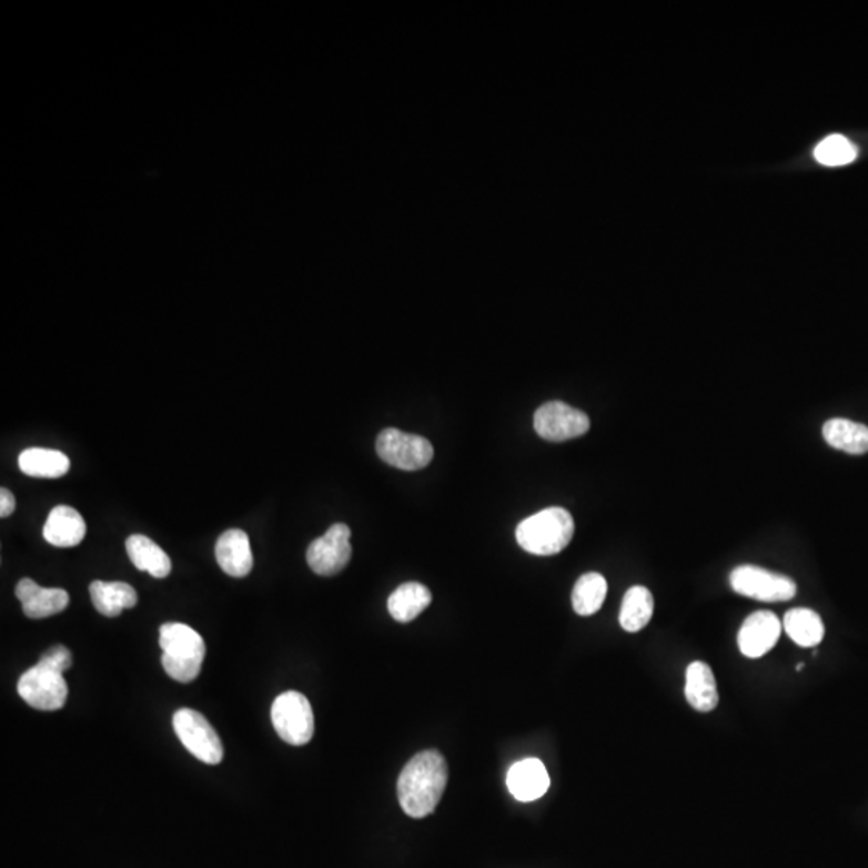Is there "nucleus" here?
<instances>
[{
  "mask_svg": "<svg viewBox=\"0 0 868 868\" xmlns=\"http://www.w3.org/2000/svg\"><path fill=\"white\" fill-rule=\"evenodd\" d=\"M447 787V763L436 749L418 753L405 764L397 780V798L412 819L434 813Z\"/></svg>",
  "mask_w": 868,
  "mask_h": 868,
  "instance_id": "obj_1",
  "label": "nucleus"
},
{
  "mask_svg": "<svg viewBox=\"0 0 868 868\" xmlns=\"http://www.w3.org/2000/svg\"><path fill=\"white\" fill-rule=\"evenodd\" d=\"M160 647L164 670L178 683H193L202 673L206 645L203 637L182 623H166L160 627Z\"/></svg>",
  "mask_w": 868,
  "mask_h": 868,
  "instance_id": "obj_2",
  "label": "nucleus"
},
{
  "mask_svg": "<svg viewBox=\"0 0 868 868\" xmlns=\"http://www.w3.org/2000/svg\"><path fill=\"white\" fill-rule=\"evenodd\" d=\"M574 536V519L568 511L545 508L523 519L516 527V541L527 554L548 557L568 547Z\"/></svg>",
  "mask_w": 868,
  "mask_h": 868,
  "instance_id": "obj_3",
  "label": "nucleus"
},
{
  "mask_svg": "<svg viewBox=\"0 0 868 868\" xmlns=\"http://www.w3.org/2000/svg\"><path fill=\"white\" fill-rule=\"evenodd\" d=\"M272 726L285 744L303 746L314 737V713L310 699L300 692H285L271 709Z\"/></svg>",
  "mask_w": 868,
  "mask_h": 868,
  "instance_id": "obj_4",
  "label": "nucleus"
},
{
  "mask_svg": "<svg viewBox=\"0 0 868 868\" xmlns=\"http://www.w3.org/2000/svg\"><path fill=\"white\" fill-rule=\"evenodd\" d=\"M730 586L744 597L767 604L788 602L798 594V587L791 577L753 565L735 568L730 574Z\"/></svg>",
  "mask_w": 868,
  "mask_h": 868,
  "instance_id": "obj_5",
  "label": "nucleus"
},
{
  "mask_svg": "<svg viewBox=\"0 0 868 868\" xmlns=\"http://www.w3.org/2000/svg\"><path fill=\"white\" fill-rule=\"evenodd\" d=\"M179 740L204 764L216 766L224 758V746L206 717L195 709L182 708L172 717Z\"/></svg>",
  "mask_w": 868,
  "mask_h": 868,
  "instance_id": "obj_6",
  "label": "nucleus"
},
{
  "mask_svg": "<svg viewBox=\"0 0 868 868\" xmlns=\"http://www.w3.org/2000/svg\"><path fill=\"white\" fill-rule=\"evenodd\" d=\"M376 454L394 468L415 472L430 465L434 450L425 437L386 428L376 437Z\"/></svg>",
  "mask_w": 868,
  "mask_h": 868,
  "instance_id": "obj_7",
  "label": "nucleus"
},
{
  "mask_svg": "<svg viewBox=\"0 0 868 868\" xmlns=\"http://www.w3.org/2000/svg\"><path fill=\"white\" fill-rule=\"evenodd\" d=\"M18 694L39 711L62 709L68 698L63 674L42 665L30 667L18 680Z\"/></svg>",
  "mask_w": 868,
  "mask_h": 868,
  "instance_id": "obj_8",
  "label": "nucleus"
},
{
  "mask_svg": "<svg viewBox=\"0 0 868 868\" xmlns=\"http://www.w3.org/2000/svg\"><path fill=\"white\" fill-rule=\"evenodd\" d=\"M591 420L572 405L552 401L541 405L534 414V430L545 441L563 443L589 432Z\"/></svg>",
  "mask_w": 868,
  "mask_h": 868,
  "instance_id": "obj_9",
  "label": "nucleus"
},
{
  "mask_svg": "<svg viewBox=\"0 0 868 868\" xmlns=\"http://www.w3.org/2000/svg\"><path fill=\"white\" fill-rule=\"evenodd\" d=\"M353 555L351 529L344 523L330 527L324 536L315 539L307 548V565L319 576H335L346 568Z\"/></svg>",
  "mask_w": 868,
  "mask_h": 868,
  "instance_id": "obj_10",
  "label": "nucleus"
},
{
  "mask_svg": "<svg viewBox=\"0 0 868 868\" xmlns=\"http://www.w3.org/2000/svg\"><path fill=\"white\" fill-rule=\"evenodd\" d=\"M781 629L784 626L774 613H753L738 633V647L746 658H760L776 647Z\"/></svg>",
  "mask_w": 868,
  "mask_h": 868,
  "instance_id": "obj_11",
  "label": "nucleus"
},
{
  "mask_svg": "<svg viewBox=\"0 0 868 868\" xmlns=\"http://www.w3.org/2000/svg\"><path fill=\"white\" fill-rule=\"evenodd\" d=\"M16 594L23 606L24 615L31 619H44L59 615L70 604V595L67 591L46 589L30 577H24L17 584Z\"/></svg>",
  "mask_w": 868,
  "mask_h": 868,
  "instance_id": "obj_12",
  "label": "nucleus"
},
{
  "mask_svg": "<svg viewBox=\"0 0 868 868\" xmlns=\"http://www.w3.org/2000/svg\"><path fill=\"white\" fill-rule=\"evenodd\" d=\"M507 787L518 801H536L551 788V777L543 760L527 758L513 764L508 770Z\"/></svg>",
  "mask_w": 868,
  "mask_h": 868,
  "instance_id": "obj_13",
  "label": "nucleus"
},
{
  "mask_svg": "<svg viewBox=\"0 0 868 868\" xmlns=\"http://www.w3.org/2000/svg\"><path fill=\"white\" fill-rule=\"evenodd\" d=\"M216 559L222 572L229 576H249L254 563L249 534L242 529H229L221 534L216 543Z\"/></svg>",
  "mask_w": 868,
  "mask_h": 868,
  "instance_id": "obj_14",
  "label": "nucleus"
},
{
  "mask_svg": "<svg viewBox=\"0 0 868 868\" xmlns=\"http://www.w3.org/2000/svg\"><path fill=\"white\" fill-rule=\"evenodd\" d=\"M88 526L78 511L68 505H59L47 516L42 534L50 545L55 547H77L84 541Z\"/></svg>",
  "mask_w": 868,
  "mask_h": 868,
  "instance_id": "obj_15",
  "label": "nucleus"
},
{
  "mask_svg": "<svg viewBox=\"0 0 868 868\" xmlns=\"http://www.w3.org/2000/svg\"><path fill=\"white\" fill-rule=\"evenodd\" d=\"M685 698L692 708L699 713H709L719 703L716 679L711 667L703 662L692 663L685 674Z\"/></svg>",
  "mask_w": 868,
  "mask_h": 868,
  "instance_id": "obj_16",
  "label": "nucleus"
},
{
  "mask_svg": "<svg viewBox=\"0 0 868 868\" xmlns=\"http://www.w3.org/2000/svg\"><path fill=\"white\" fill-rule=\"evenodd\" d=\"M125 551H128L132 565L140 572L149 573L150 576L157 577V579L170 576L172 569L171 558L150 537L142 536V534H132L125 541Z\"/></svg>",
  "mask_w": 868,
  "mask_h": 868,
  "instance_id": "obj_17",
  "label": "nucleus"
},
{
  "mask_svg": "<svg viewBox=\"0 0 868 868\" xmlns=\"http://www.w3.org/2000/svg\"><path fill=\"white\" fill-rule=\"evenodd\" d=\"M89 592L97 612L109 618H117L123 609L134 608L138 605V592L125 583L93 581Z\"/></svg>",
  "mask_w": 868,
  "mask_h": 868,
  "instance_id": "obj_18",
  "label": "nucleus"
},
{
  "mask_svg": "<svg viewBox=\"0 0 868 868\" xmlns=\"http://www.w3.org/2000/svg\"><path fill=\"white\" fill-rule=\"evenodd\" d=\"M70 465V458L63 452L44 447H31L18 457L21 472L32 478H60L67 475Z\"/></svg>",
  "mask_w": 868,
  "mask_h": 868,
  "instance_id": "obj_19",
  "label": "nucleus"
},
{
  "mask_svg": "<svg viewBox=\"0 0 868 868\" xmlns=\"http://www.w3.org/2000/svg\"><path fill=\"white\" fill-rule=\"evenodd\" d=\"M824 437L831 447L851 455L868 452V426L846 418H831L824 425Z\"/></svg>",
  "mask_w": 868,
  "mask_h": 868,
  "instance_id": "obj_20",
  "label": "nucleus"
},
{
  "mask_svg": "<svg viewBox=\"0 0 868 868\" xmlns=\"http://www.w3.org/2000/svg\"><path fill=\"white\" fill-rule=\"evenodd\" d=\"M432 592L418 583H405L388 598V612L397 623H411L432 604Z\"/></svg>",
  "mask_w": 868,
  "mask_h": 868,
  "instance_id": "obj_21",
  "label": "nucleus"
},
{
  "mask_svg": "<svg viewBox=\"0 0 868 868\" xmlns=\"http://www.w3.org/2000/svg\"><path fill=\"white\" fill-rule=\"evenodd\" d=\"M784 629L799 647H817L824 640V620L809 608H795L785 615Z\"/></svg>",
  "mask_w": 868,
  "mask_h": 868,
  "instance_id": "obj_22",
  "label": "nucleus"
},
{
  "mask_svg": "<svg viewBox=\"0 0 868 868\" xmlns=\"http://www.w3.org/2000/svg\"><path fill=\"white\" fill-rule=\"evenodd\" d=\"M655 609L652 592L644 586H634L624 595L620 604L619 624L626 633H638L647 627Z\"/></svg>",
  "mask_w": 868,
  "mask_h": 868,
  "instance_id": "obj_23",
  "label": "nucleus"
},
{
  "mask_svg": "<svg viewBox=\"0 0 868 868\" xmlns=\"http://www.w3.org/2000/svg\"><path fill=\"white\" fill-rule=\"evenodd\" d=\"M608 584L602 574L587 573L577 579L573 589V608L579 616H592L604 606Z\"/></svg>",
  "mask_w": 868,
  "mask_h": 868,
  "instance_id": "obj_24",
  "label": "nucleus"
},
{
  "mask_svg": "<svg viewBox=\"0 0 868 868\" xmlns=\"http://www.w3.org/2000/svg\"><path fill=\"white\" fill-rule=\"evenodd\" d=\"M857 155V147L841 134L828 135L814 150V157L824 166H845L852 163Z\"/></svg>",
  "mask_w": 868,
  "mask_h": 868,
  "instance_id": "obj_25",
  "label": "nucleus"
},
{
  "mask_svg": "<svg viewBox=\"0 0 868 868\" xmlns=\"http://www.w3.org/2000/svg\"><path fill=\"white\" fill-rule=\"evenodd\" d=\"M38 663L39 665L50 667V669L59 670V673L63 674L64 670L70 669L71 665H73V656H71V652L68 650L67 647H63V645H55V647L49 648Z\"/></svg>",
  "mask_w": 868,
  "mask_h": 868,
  "instance_id": "obj_26",
  "label": "nucleus"
},
{
  "mask_svg": "<svg viewBox=\"0 0 868 868\" xmlns=\"http://www.w3.org/2000/svg\"><path fill=\"white\" fill-rule=\"evenodd\" d=\"M16 511V497L7 487L0 489V516L7 518Z\"/></svg>",
  "mask_w": 868,
  "mask_h": 868,
  "instance_id": "obj_27",
  "label": "nucleus"
}]
</instances>
